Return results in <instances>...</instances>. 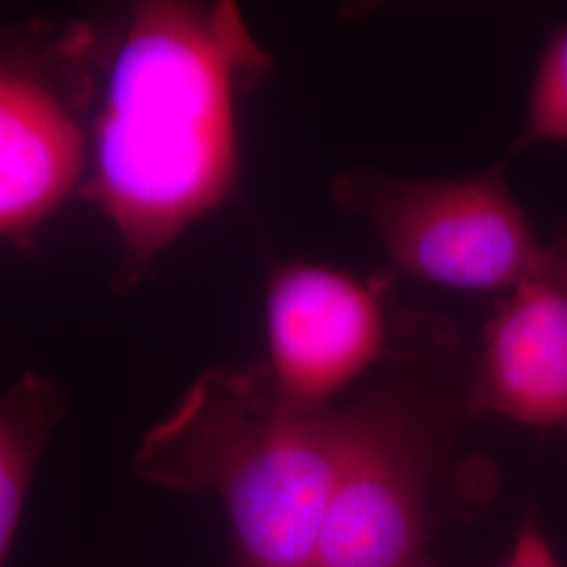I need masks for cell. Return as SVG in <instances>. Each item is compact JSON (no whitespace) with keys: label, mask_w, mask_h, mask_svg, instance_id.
I'll return each instance as SVG.
<instances>
[{"label":"cell","mask_w":567,"mask_h":567,"mask_svg":"<svg viewBox=\"0 0 567 567\" xmlns=\"http://www.w3.org/2000/svg\"><path fill=\"white\" fill-rule=\"evenodd\" d=\"M271 63L227 0L143 2L105 32L81 192L116 229L122 290L234 194L238 97Z\"/></svg>","instance_id":"obj_1"},{"label":"cell","mask_w":567,"mask_h":567,"mask_svg":"<svg viewBox=\"0 0 567 567\" xmlns=\"http://www.w3.org/2000/svg\"><path fill=\"white\" fill-rule=\"evenodd\" d=\"M440 330H393L383 372L339 408L341 456L313 567H440V526L489 498L484 463L456 465L471 365Z\"/></svg>","instance_id":"obj_2"},{"label":"cell","mask_w":567,"mask_h":567,"mask_svg":"<svg viewBox=\"0 0 567 567\" xmlns=\"http://www.w3.org/2000/svg\"><path fill=\"white\" fill-rule=\"evenodd\" d=\"M339 456L337 404L295 400L255 362L204 370L131 466L150 486L217 492L234 567H313Z\"/></svg>","instance_id":"obj_3"},{"label":"cell","mask_w":567,"mask_h":567,"mask_svg":"<svg viewBox=\"0 0 567 567\" xmlns=\"http://www.w3.org/2000/svg\"><path fill=\"white\" fill-rule=\"evenodd\" d=\"M105 34L79 21H0V238L30 243L81 189Z\"/></svg>","instance_id":"obj_4"},{"label":"cell","mask_w":567,"mask_h":567,"mask_svg":"<svg viewBox=\"0 0 567 567\" xmlns=\"http://www.w3.org/2000/svg\"><path fill=\"white\" fill-rule=\"evenodd\" d=\"M330 196L364 217L393 265L421 282L507 295L548 264L550 246L538 240L503 166L435 179L360 166L337 175Z\"/></svg>","instance_id":"obj_5"},{"label":"cell","mask_w":567,"mask_h":567,"mask_svg":"<svg viewBox=\"0 0 567 567\" xmlns=\"http://www.w3.org/2000/svg\"><path fill=\"white\" fill-rule=\"evenodd\" d=\"M386 278H360L328 265H278L267 284L265 360L288 395L309 405L332 398L393 347Z\"/></svg>","instance_id":"obj_6"},{"label":"cell","mask_w":567,"mask_h":567,"mask_svg":"<svg viewBox=\"0 0 567 567\" xmlns=\"http://www.w3.org/2000/svg\"><path fill=\"white\" fill-rule=\"evenodd\" d=\"M471 419H505L567 435V246L507 292L468 377Z\"/></svg>","instance_id":"obj_7"},{"label":"cell","mask_w":567,"mask_h":567,"mask_svg":"<svg viewBox=\"0 0 567 567\" xmlns=\"http://www.w3.org/2000/svg\"><path fill=\"white\" fill-rule=\"evenodd\" d=\"M63 416L65 391L41 372H25L0 393V567L7 566L28 492Z\"/></svg>","instance_id":"obj_8"},{"label":"cell","mask_w":567,"mask_h":567,"mask_svg":"<svg viewBox=\"0 0 567 567\" xmlns=\"http://www.w3.org/2000/svg\"><path fill=\"white\" fill-rule=\"evenodd\" d=\"M543 143H567V25L548 37L540 53L513 154Z\"/></svg>","instance_id":"obj_9"},{"label":"cell","mask_w":567,"mask_h":567,"mask_svg":"<svg viewBox=\"0 0 567 567\" xmlns=\"http://www.w3.org/2000/svg\"><path fill=\"white\" fill-rule=\"evenodd\" d=\"M503 567H561L536 517H527L519 527Z\"/></svg>","instance_id":"obj_10"}]
</instances>
